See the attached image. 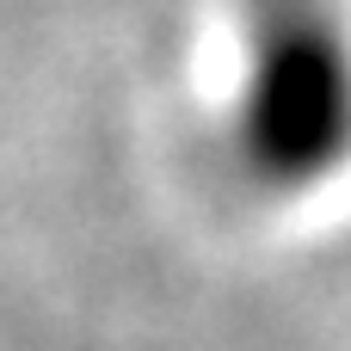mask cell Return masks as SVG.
I'll return each instance as SVG.
<instances>
[{"mask_svg": "<svg viewBox=\"0 0 351 351\" xmlns=\"http://www.w3.org/2000/svg\"><path fill=\"white\" fill-rule=\"evenodd\" d=\"M228 154L271 197H302L351 167V19L339 0H247Z\"/></svg>", "mask_w": 351, "mask_h": 351, "instance_id": "6da1fadb", "label": "cell"}]
</instances>
